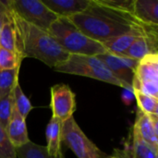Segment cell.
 <instances>
[{"instance_id": "cb8c5ba5", "label": "cell", "mask_w": 158, "mask_h": 158, "mask_svg": "<svg viewBox=\"0 0 158 158\" xmlns=\"http://www.w3.org/2000/svg\"><path fill=\"white\" fill-rule=\"evenodd\" d=\"M14 108V98L12 93L0 100V126L5 130Z\"/></svg>"}, {"instance_id": "277c9868", "label": "cell", "mask_w": 158, "mask_h": 158, "mask_svg": "<svg viewBox=\"0 0 158 158\" xmlns=\"http://www.w3.org/2000/svg\"><path fill=\"white\" fill-rule=\"evenodd\" d=\"M57 72L95 79L110 83L126 90V86L118 81L106 68V66L95 56L69 55L68 59L55 67Z\"/></svg>"}, {"instance_id": "d6986e66", "label": "cell", "mask_w": 158, "mask_h": 158, "mask_svg": "<svg viewBox=\"0 0 158 158\" xmlns=\"http://www.w3.org/2000/svg\"><path fill=\"white\" fill-rule=\"evenodd\" d=\"M18 158H65L63 152L57 156H51L46 151V147L29 142L27 144L16 149Z\"/></svg>"}, {"instance_id": "8992f818", "label": "cell", "mask_w": 158, "mask_h": 158, "mask_svg": "<svg viewBox=\"0 0 158 158\" xmlns=\"http://www.w3.org/2000/svg\"><path fill=\"white\" fill-rule=\"evenodd\" d=\"M61 143L78 158H106V155L84 134L73 117L61 126Z\"/></svg>"}, {"instance_id": "4316f807", "label": "cell", "mask_w": 158, "mask_h": 158, "mask_svg": "<svg viewBox=\"0 0 158 158\" xmlns=\"http://www.w3.org/2000/svg\"><path fill=\"white\" fill-rule=\"evenodd\" d=\"M133 94L130 91H127V90H124L123 94H122V101L123 103L126 105V106H130L132 102V99H133Z\"/></svg>"}, {"instance_id": "30bf717a", "label": "cell", "mask_w": 158, "mask_h": 158, "mask_svg": "<svg viewBox=\"0 0 158 158\" xmlns=\"http://www.w3.org/2000/svg\"><path fill=\"white\" fill-rule=\"evenodd\" d=\"M132 131L158 151V116L147 115L138 109Z\"/></svg>"}, {"instance_id": "7402d4cb", "label": "cell", "mask_w": 158, "mask_h": 158, "mask_svg": "<svg viewBox=\"0 0 158 158\" xmlns=\"http://www.w3.org/2000/svg\"><path fill=\"white\" fill-rule=\"evenodd\" d=\"M13 98H14V106L19 112V114L26 119L29 113L31 112L32 106L29 100V98L25 95V94L22 92V89L19 85V82L18 81L12 91Z\"/></svg>"}, {"instance_id": "d4e9b609", "label": "cell", "mask_w": 158, "mask_h": 158, "mask_svg": "<svg viewBox=\"0 0 158 158\" xmlns=\"http://www.w3.org/2000/svg\"><path fill=\"white\" fill-rule=\"evenodd\" d=\"M0 158H18L16 149L10 143L5 130L0 126Z\"/></svg>"}, {"instance_id": "484cf974", "label": "cell", "mask_w": 158, "mask_h": 158, "mask_svg": "<svg viewBox=\"0 0 158 158\" xmlns=\"http://www.w3.org/2000/svg\"><path fill=\"white\" fill-rule=\"evenodd\" d=\"M97 1L106 6L132 14L133 0H97Z\"/></svg>"}, {"instance_id": "2e32d148", "label": "cell", "mask_w": 158, "mask_h": 158, "mask_svg": "<svg viewBox=\"0 0 158 158\" xmlns=\"http://www.w3.org/2000/svg\"><path fill=\"white\" fill-rule=\"evenodd\" d=\"M57 17L69 18L87 9L92 0H42Z\"/></svg>"}, {"instance_id": "52a82bcc", "label": "cell", "mask_w": 158, "mask_h": 158, "mask_svg": "<svg viewBox=\"0 0 158 158\" xmlns=\"http://www.w3.org/2000/svg\"><path fill=\"white\" fill-rule=\"evenodd\" d=\"M133 88L158 98V53L147 55L138 62L132 90Z\"/></svg>"}, {"instance_id": "83f0119b", "label": "cell", "mask_w": 158, "mask_h": 158, "mask_svg": "<svg viewBox=\"0 0 158 158\" xmlns=\"http://www.w3.org/2000/svg\"><path fill=\"white\" fill-rule=\"evenodd\" d=\"M6 10V6H5V4L3 3V1H0V28H1V24L3 21V17L4 14Z\"/></svg>"}, {"instance_id": "ba28073f", "label": "cell", "mask_w": 158, "mask_h": 158, "mask_svg": "<svg viewBox=\"0 0 158 158\" xmlns=\"http://www.w3.org/2000/svg\"><path fill=\"white\" fill-rule=\"evenodd\" d=\"M97 57L106 66L110 72L126 86V90L132 93L135 69L139 61L107 52L97 56Z\"/></svg>"}, {"instance_id": "6da1fadb", "label": "cell", "mask_w": 158, "mask_h": 158, "mask_svg": "<svg viewBox=\"0 0 158 158\" xmlns=\"http://www.w3.org/2000/svg\"><path fill=\"white\" fill-rule=\"evenodd\" d=\"M68 19L86 36L101 44L136 29L153 27L142 24L131 13L106 6L97 0H92L87 9Z\"/></svg>"}, {"instance_id": "7a4b0ae2", "label": "cell", "mask_w": 158, "mask_h": 158, "mask_svg": "<svg viewBox=\"0 0 158 158\" xmlns=\"http://www.w3.org/2000/svg\"><path fill=\"white\" fill-rule=\"evenodd\" d=\"M11 13L16 24L19 50L23 59L26 57L35 58L53 69L68 59L69 54L47 31L23 20L13 12Z\"/></svg>"}, {"instance_id": "4fadbf2b", "label": "cell", "mask_w": 158, "mask_h": 158, "mask_svg": "<svg viewBox=\"0 0 158 158\" xmlns=\"http://www.w3.org/2000/svg\"><path fill=\"white\" fill-rule=\"evenodd\" d=\"M158 53V32H151L137 38L122 56L140 61L145 56Z\"/></svg>"}, {"instance_id": "5bb4252c", "label": "cell", "mask_w": 158, "mask_h": 158, "mask_svg": "<svg viewBox=\"0 0 158 158\" xmlns=\"http://www.w3.org/2000/svg\"><path fill=\"white\" fill-rule=\"evenodd\" d=\"M120 158H158V151L144 143L132 131L131 139L125 143L123 150H115Z\"/></svg>"}, {"instance_id": "f1b7e54d", "label": "cell", "mask_w": 158, "mask_h": 158, "mask_svg": "<svg viewBox=\"0 0 158 158\" xmlns=\"http://www.w3.org/2000/svg\"><path fill=\"white\" fill-rule=\"evenodd\" d=\"M110 158H120L119 156H111Z\"/></svg>"}, {"instance_id": "5b68a950", "label": "cell", "mask_w": 158, "mask_h": 158, "mask_svg": "<svg viewBox=\"0 0 158 158\" xmlns=\"http://www.w3.org/2000/svg\"><path fill=\"white\" fill-rule=\"evenodd\" d=\"M3 3L19 18L45 31L58 19L42 0H7Z\"/></svg>"}, {"instance_id": "603a6c76", "label": "cell", "mask_w": 158, "mask_h": 158, "mask_svg": "<svg viewBox=\"0 0 158 158\" xmlns=\"http://www.w3.org/2000/svg\"><path fill=\"white\" fill-rule=\"evenodd\" d=\"M22 60L23 58L19 54L0 47V71L18 69Z\"/></svg>"}, {"instance_id": "44dd1931", "label": "cell", "mask_w": 158, "mask_h": 158, "mask_svg": "<svg viewBox=\"0 0 158 158\" xmlns=\"http://www.w3.org/2000/svg\"><path fill=\"white\" fill-rule=\"evenodd\" d=\"M19 68L0 71V100L10 94L15 84L19 81Z\"/></svg>"}, {"instance_id": "e0dca14e", "label": "cell", "mask_w": 158, "mask_h": 158, "mask_svg": "<svg viewBox=\"0 0 158 158\" xmlns=\"http://www.w3.org/2000/svg\"><path fill=\"white\" fill-rule=\"evenodd\" d=\"M132 15L143 25L158 27V1L133 0Z\"/></svg>"}, {"instance_id": "9a60e30c", "label": "cell", "mask_w": 158, "mask_h": 158, "mask_svg": "<svg viewBox=\"0 0 158 158\" xmlns=\"http://www.w3.org/2000/svg\"><path fill=\"white\" fill-rule=\"evenodd\" d=\"M0 47L10 50L21 56L16 24L13 19V15L7 7L4 14L0 28Z\"/></svg>"}, {"instance_id": "3957f363", "label": "cell", "mask_w": 158, "mask_h": 158, "mask_svg": "<svg viewBox=\"0 0 158 158\" xmlns=\"http://www.w3.org/2000/svg\"><path fill=\"white\" fill-rule=\"evenodd\" d=\"M47 31L69 55L97 56L106 53L101 43L86 36L68 18L58 17Z\"/></svg>"}, {"instance_id": "ffe728a7", "label": "cell", "mask_w": 158, "mask_h": 158, "mask_svg": "<svg viewBox=\"0 0 158 158\" xmlns=\"http://www.w3.org/2000/svg\"><path fill=\"white\" fill-rule=\"evenodd\" d=\"M132 94L136 99L139 110L147 115L158 116V98L148 95L135 88H133Z\"/></svg>"}, {"instance_id": "ac0fdd59", "label": "cell", "mask_w": 158, "mask_h": 158, "mask_svg": "<svg viewBox=\"0 0 158 158\" xmlns=\"http://www.w3.org/2000/svg\"><path fill=\"white\" fill-rule=\"evenodd\" d=\"M61 126L62 122L56 118L52 117L47 124L46 136V151L51 156H57L62 153L61 150Z\"/></svg>"}, {"instance_id": "8fae6325", "label": "cell", "mask_w": 158, "mask_h": 158, "mask_svg": "<svg viewBox=\"0 0 158 158\" xmlns=\"http://www.w3.org/2000/svg\"><path fill=\"white\" fill-rule=\"evenodd\" d=\"M157 30L158 27H147L143 29H136L128 33L107 40L102 43V44L107 53L122 56L137 38L151 32H157Z\"/></svg>"}, {"instance_id": "7c38bea8", "label": "cell", "mask_w": 158, "mask_h": 158, "mask_svg": "<svg viewBox=\"0 0 158 158\" xmlns=\"http://www.w3.org/2000/svg\"><path fill=\"white\" fill-rule=\"evenodd\" d=\"M6 134L15 149L27 144L30 141L28 135V130L26 125V119H24L17 111L13 108L9 121L5 128Z\"/></svg>"}, {"instance_id": "9c48e42d", "label": "cell", "mask_w": 158, "mask_h": 158, "mask_svg": "<svg viewBox=\"0 0 158 158\" xmlns=\"http://www.w3.org/2000/svg\"><path fill=\"white\" fill-rule=\"evenodd\" d=\"M52 117L56 118L62 123L71 117L76 110L75 94L67 84H56L51 88Z\"/></svg>"}]
</instances>
